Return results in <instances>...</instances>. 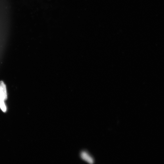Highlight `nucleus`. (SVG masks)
Returning <instances> with one entry per match:
<instances>
[{
  "instance_id": "f257e3e1",
  "label": "nucleus",
  "mask_w": 164,
  "mask_h": 164,
  "mask_svg": "<svg viewBox=\"0 0 164 164\" xmlns=\"http://www.w3.org/2000/svg\"><path fill=\"white\" fill-rule=\"evenodd\" d=\"M7 98L6 86L3 81H1L0 82V99L5 100Z\"/></svg>"
},
{
  "instance_id": "f03ea898",
  "label": "nucleus",
  "mask_w": 164,
  "mask_h": 164,
  "mask_svg": "<svg viewBox=\"0 0 164 164\" xmlns=\"http://www.w3.org/2000/svg\"><path fill=\"white\" fill-rule=\"evenodd\" d=\"M80 156L83 160L89 163L93 164L94 162L93 158L86 152H82L81 153Z\"/></svg>"
},
{
  "instance_id": "7ed1b4c3",
  "label": "nucleus",
  "mask_w": 164,
  "mask_h": 164,
  "mask_svg": "<svg viewBox=\"0 0 164 164\" xmlns=\"http://www.w3.org/2000/svg\"><path fill=\"white\" fill-rule=\"evenodd\" d=\"M4 101V100L0 99V108L3 112H5L6 111L7 108Z\"/></svg>"
}]
</instances>
